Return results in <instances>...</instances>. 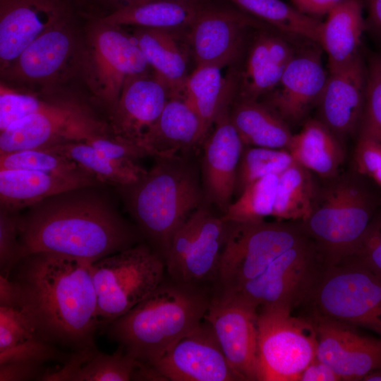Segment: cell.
I'll list each match as a JSON object with an SVG mask.
<instances>
[{
    "label": "cell",
    "instance_id": "obj_1",
    "mask_svg": "<svg viewBox=\"0 0 381 381\" xmlns=\"http://www.w3.org/2000/svg\"><path fill=\"white\" fill-rule=\"evenodd\" d=\"M228 222L214 288L258 310L306 302L325 265L302 222Z\"/></svg>",
    "mask_w": 381,
    "mask_h": 381
},
{
    "label": "cell",
    "instance_id": "obj_2",
    "mask_svg": "<svg viewBox=\"0 0 381 381\" xmlns=\"http://www.w3.org/2000/svg\"><path fill=\"white\" fill-rule=\"evenodd\" d=\"M109 186L72 188L28 207L18 224L22 258L50 253L93 263L143 242Z\"/></svg>",
    "mask_w": 381,
    "mask_h": 381
},
{
    "label": "cell",
    "instance_id": "obj_3",
    "mask_svg": "<svg viewBox=\"0 0 381 381\" xmlns=\"http://www.w3.org/2000/svg\"><path fill=\"white\" fill-rule=\"evenodd\" d=\"M8 278L46 339L73 351L95 345L99 327L91 263L34 253L23 257Z\"/></svg>",
    "mask_w": 381,
    "mask_h": 381
},
{
    "label": "cell",
    "instance_id": "obj_4",
    "mask_svg": "<svg viewBox=\"0 0 381 381\" xmlns=\"http://www.w3.org/2000/svg\"><path fill=\"white\" fill-rule=\"evenodd\" d=\"M155 158L136 181L112 188L143 239L164 260L174 234L205 198L194 163L181 155Z\"/></svg>",
    "mask_w": 381,
    "mask_h": 381
},
{
    "label": "cell",
    "instance_id": "obj_5",
    "mask_svg": "<svg viewBox=\"0 0 381 381\" xmlns=\"http://www.w3.org/2000/svg\"><path fill=\"white\" fill-rule=\"evenodd\" d=\"M212 288L177 282L167 274L145 298L107 325L126 353L151 363L204 320Z\"/></svg>",
    "mask_w": 381,
    "mask_h": 381
},
{
    "label": "cell",
    "instance_id": "obj_6",
    "mask_svg": "<svg viewBox=\"0 0 381 381\" xmlns=\"http://www.w3.org/2000/svg\"><path fill=\"white\" fill-rule=\"evenodd\" d=\"M322 179L317 182L310 214L302 223L327 267L355 253L381 207V188L353 168Z\"/></svg>",
    "mask_w": 381,
    "mask_h": 381
},
{
    "label": "cell",
    "instance_id": "obj_7",
    "mask_svg": "<svg viewBox=\"0 0 381 381\" xmlns=\"http://www.w3.org/2000/svg\"><path fill=\"white\" fill-rule=\"evenodd\" d=\"M99 327L128 313L145 298L166 275L164 259L147 243L91 263Z\"/></svg>",
    "mask_w": 381,
    "mask_h": 381
},
{
    "label": "cell",
    "instance_id": "obj_8",
    "mask_svg": "<svg viewBox=\"0 0 381 381\" xmlns=\"http://www.w3.org/2000/svg\"><path fill=\"white\" fill-rule=\"evenodd\" d=\"M87 30L80 63L91 91L110 116L126 80L146 73L149 64L134 38L121 27L92 16Z\"/></svg>",
    "mask_w": 381,
    "mask_h": 381
},
{
    "label": "cell",
    "instance_id": "obj_9",
    "mask_svg": "<svg viewBox=\"0 0 381 381\" xmlns=\"http://www.w3.org/2000/svg\"><path fill=\"white\" fill-rule=\"evenodd\" d=\"M306 302L313 305V314L381 337V276L356 262L325 267Z\"/></svg>",
    "mask_w": 381,
    "mask_h": 381
},
{
    "label": "cell",
    "instance_id": "obj_10",
    "mask_svg": "<svg viewBox=\"0 0 381 381\" xmlns=\"http://www.w3.org/2000/svg\"><path fill=\"white\" fill-rule=\"evenodd\" d=\"M293 307L260 309L258 359L260 381H298L316 358L318 338L312 319L292 315Z\"/></svg>",
    "mask_w": 381,
    "mask_h": 381
},
{
    "label": "cell",
    "instance_id": "obj_11",
    "mask_svg": "<svg viewBox=\"0 0 381 381\" xmlns=\"http://www.w3.org/2000/svg\"><path fill=\"white\" fill-rule=\"evenodd\" d=\"M228 226L204 202L174 234L164 258L167 275L179 283L212 288Z\"/></svg>",
    "mask_w": 381,
    "mask_h": 381
},
{
    "label": "cell",
    "instance_id": "obj_12",
    "mask_svg": "<svg viewBox=\"0 0 381 381\" xmlns=\"http://www.w3.org/2000/svg\"><path fill=\"white\" fill-rule=\"evenodd\" d=\"M87 107L72 101L54 100L0 132V153L47 147L68 141H85L109 130Z\"/></svg>",
    "mask_w": 381,
    "mask_h": 381
},
{
    "label": "cell",
    "instance_id": "obj_13",
    "mask_svg": "<svg viewBox=\"0 0 381 381\" xmlns=\"http://www.w3.org/2000/svg\"><path fill=\"white\" fill-rule=\"evenodd\" d=\"M258 308L238 295L212 288L204 320L241 381H260L258 359Z\"/></svg>",
    "mask_w": 381,
    "mask_h": 381
},
{
    "label": "cell",
    "instance_id": "obj_14",
    "mask_svg": "<svg viewBox=\"0 0 381 381\" xmlns=\"http://www.w3.org/2000/svg\"><path fill=\"white\" fill-rule=\"evenodd\" d=\"M265 25L239 8L217 5L200 15L183 34L195 66L222 68L240 59L248 31Z\"/></svg>",
    "mask_w": 381,
    "mask_h": 381
},
{
    "label": "cell",
    "instance_id": "obj_15",
    "mask_svg": "<svg viewBox=\"0 0 381 381\" xmlns=\"http://www.w3.org/2000/svg\"><path fill=\"white\" fill-rule=\"evenodd\" d=\"M70 355L43 337L13 283L0 276V365L64 363Z\"/></svg>",
    "mask_w": 381,
    "mask_h": 381
},
{
    "label": "cell",
    "instance_id": "obj_16",
    "mask_svg": "<svg viewBox=\"0 0 381 381\" xmlns=\"http://www.w3.org/2000/svg\"><path fill=\"white\" fill-rule=\"evenodd\" d=\"M151 364L171 381H240L205 320Z\"/></svg>",
    "mask_w": 381,
    "mask_h": 381
},
{
    "label": "cell",
    "instance_id": "obj_17",
    "mask_svg": "<svg viewBox=\"0 0 381 381\" xmlns=\"http://www.w3.org/2000/svg\"><path fill=\"white\" fill-rule=\"evenodd\" d=\"M74 12L47 29L4 70L2 77L18 85H49L55 83L76 55Z\"/></svg>",
    "mask_w": 381,
    "mask_h": 381
},
{
    "label": "cell",
    "instance_id": "obj_18",
    "mask_svg": "<svg viewBox=\"0 0 381 381\" xmlns=\"http://www.w3.org/2000/svg\"><path fill=\"white\" fill-rule=\"evenodd\" d=\"M318 338L316 358L325 363L341 380L363 379L381 368V337L361 335L353 326L313 314Z\"/></svg>",
    "mask_w": 381,
    "mask_h": 381
},
{
    "label": "cell",
    "instance_id": "obj_19",
    "mask_svg": "<svg viewBox=\"0 0 381 381\" xmlns=\"http://www.w3.org/2000/svg\"><path fill=\"white\" fill-rule=\"evenodd\" d=\"M230 104L219 113L212 131L202 144L200 176L205 202L217 207L222 214L232 202L237 168L244 147L231 123Z\"/></svg>",
    "mask_w": 381,
    "mask_h": 381
},
{
    "label": "cell",
    "instance_id": "obj_20",
    "mask_svg": "<svg viewBox=\"0 0 381 381\" xmlns=\"http://www.w3.org/2000/svg\"><path fill=\"white\" fill-rule=\"evenodd\" d=\"M367 69L361 54L346 66L329 71L318 102V119L342 143L358 135L363 116Z\"/></svg>",
    "mask_w": 381,
    "mask_h": 381
},
{
    "label": "cell",
    "instance_id": "obj_21",
    "mask_svg": "<svg viewBox=\"0 0 381 381\" xmlns=\"http://www.w3.org/2000/svg\"><path fill=\"white\" fill-rule=\"evenodd\" d=\"M75 10L64 0H0L1 71L47 29Z\"/></svg>",
    "mask_w": 381,
    "mask_h": 381
},
{
    "label": "cell",
    "instance_id": "obj_22",
    "mask_svg": "<svg viewBox=\"0 0 381 381\" xmlns=\"http://www.w3.org/2000/svg\"><path fill=\"white\" fill-rule=\"evenodd\" d=\"M327 75L320 54L308 51L290 61L276 87L262 101L284 121L296 123L317 105L325 87Z\"/></svg>",
    "mask_w": 381,
    "mask_h": 381
},
{
    "label": "cell",
    "instance_id": "obj_23",
    "mask_svg": "<svg viewBox=\"0 0 381 381\" xmlns=\"http://www.w3.org/2000/svg\"><path fill=\"white\" fill-rule=\"evenodd\" d=\"M241 70L236 72V95L259 99L279 83L285 68L295 56L290 44L282 36L262 28L251 39Z\"/></svg>",
    "mask_w": 381,
    "mask_h": 381
},
{
    "label": "cell",
    "instance_id": "obj_24",
    "mask_svg": "<svg viewBox=\"0 0 381 381\" xmlns=\"http://www.w3.org/2000/svg\"><path fill=\"white\" fill-rule=\"evenodd\" d=\"M169 97L168 87L156 75L150 78L144 73L128 78L109 116L111 132L140 144L143 135L160 116Z\"/></svg>",
    "mask_w": 381,
    "mask_h": 381
},
{
    "label": "cell",
    "instance_id": "obj_25",
    "mask_svg": "<svg viewBox=\"0 0 381 381\" xmlns=\"http://www.w3.org/2000/svg\"><path fill=\"white\" fill-rule=\"evenodd\" d=\"M206 137L194 109L180 95H171L140 145L149 156L172 157L189 152L202 145Z\"/></svg>",
    "mask_w": 381,
    "mask_h": 381
},
{
    "label": "cell",
    "instance_id": "obj_26",
    "mask_svg": "<svg viewBox=\"0 0 381 381\" xmlns=\"http://www.w3.org/2000/svg\"><path fill=\"white\" fill-rule=\"evenodd\" d=\"M101 184L84 169L68 173L0 170V208L20 211L51 195L75 188Z\"/></svg>",
    "mask_w": 381,
    "mask_h": 381
},
{
    "label": "cell",
    "instance_id": "obj_27",
    "mask_svg": "<svg viewBox=\"0 0 381 381\" xmlns=\"http://www.w3.org/2000/svg\"><path fill=\"white\" fill-rule=\"evenodd\" d=\"M135 40L155 75L168 87L169 96L180 95L189 75L190 53L184 34L179 30L135 27Z\"/></svg>",
    "mask_w": 381,
    "mask_h": 381
},
{
    "label": "cell",
    "instance_id": "obj_28",
    "mask_svg": "<svg viewBox=\"0 0 381 381\" xmlns=\"http://www.w3.org/2000/svg\"><path fill=\"white\" fill-rule=\"evenodd\" d=\"M217 5L211 0H153L99 18L120 27L185 31L200 15Z\"/></svg>",
    "mask_w": 381,
    "mask_h": 381
},
{
    "label": "cell",
    "instance_id": "obj_29",
    "mask_svg": "<svg viewBox=\"0 0 381 381\" xmlns=\"http://www.w3.org/2000/svg\"><path fill=\"white\" fill-rule=\"evenodd\" d=\"M295 162L321 179H330L342 170L346 153L342 143L318 119L306 121L293 134L286 149Z\"/></svg>",
    "mask_w": 381,
    "mask_h": 381
},
{
    "label": "cell",
    "instance_id": "obj_30",
    "mask_svg": "<svg viewBox=\"0 0 381 381\" xmlns=\"http://www.w3.org/2000/svg\"><path fill=\"white\" fill-rule=\"evenodd\" d=\"M229 116L244 145L286 150L291 142L289 124L262 101L236 93Z\"/></svg>",
    "mask_w": 381,
    "mask_h": 381
},
{
    "label": "cell",
    "instance_id": "obj_31",
    "mask_svg": "<svg viewBox=\"0 0 381 381\" xmlns=\"http://www.w3.org/2000/svg\"><path fill=\"white\" fill-rule=\"evenodd\" d=\"M138 360L121 347L108 354L95 345L74 351L63 366L49 371L45 381H129L133 380Z\"/></svg>",
    "mask_w": 381,
    "mask_h": 381
},
{
    "label": "cell",
    "instance_id": "obj_32",
    "mask_svg": "<svg viewBox=\"0 0 381 381\" xmlns=\"http://www.w3.org/2000/svg\"><path fill=\"white\" fill-rule=\"evenodd\" d=\"M221 69L214 66H195L179 95L198 115L206 136L219 113L231 103L236 93L235 71L224 78Z\"/></svg>",
    "mask_w": 381,
    "mask_h": 381
},
{
    "label": "cell",
    "instance_id": "obj_33",
    "mask_svg": "<svg viewBox=\"0 0 381 381\" xmlns=\"http://www.w3.org/2000/svg\"><path fill=\"white\" fill-rule=\"evenodd\" d=\"M363 8V0H347L333 8L322 22L320 44L327 54L329 71L346 66L360 54L366 30Z\"/></svg>",
    "mask_w": 381,
    "mask_h": 381
},
{
    "label": "cell",
    "instance_id": "obj_34",
    "mask_svg": "<svg viewBox=\"0 0 381 381\" xmlns=\"http://www.w3.org/2000/svg\"><path fill=\"white\" fill-rule=\"evenodd\" d=\"M77 163L102 183L116 187L136 181L146 169L137 162L111 159L85 141H68L44 148Z\"/></svg>",
    "mask_w": 381,
    "mask_h": 381
},
{
    "label": "cell",
    "instance_id": "obj_35",
    "mask_svg": "<svg viewBox=\"0 0 381 381\" xmlns=\"http://www.w3.org/2000/svg\"><path fill=\"white\" fill-rule=\"evenodd\" d=\"M243 12L285 36L320 44L322 22L307 16L282 0H229Z\"/></svg>",
    "mask_w": 381,
    "mask_h": 381
},
{
    "label": "cell",
    "instance_id": "obj_36",
    "mask_svg": "<svg viewBox=\"0 0 381 381\" xmlns=\"http://www.w3.org/2000/svg\"><path fill=\"white\" fill-rule=\"evenodd\" d=\"M316 186L313 173L294 162L279 174L272 217L277 221L305 222L312 210Z\"/></svg>",
    "mask_w": 381,
    "mask_h": 381
},
{
    "label": "cell",
    "instance_id": "obj_37",
    "mask_svg": "<svg viewBox=\"0 0 381 381\" xmlns=\"http://www.w3.org/2000/svg\"><path fill=\"white\" fill-rule=\"evenodd\" d=\"M279 174H269L247 186L222 217L226 222L251 223L272 217Z\"/></svg>",
    "mask_w": 381,
    "mask_h": 381
},
{
    "label": "cell",
    "instance_id": "obj_38",
    "mask_svg": "<svg viewBox=\"0 0 381 381\" xmlns=\"http://www.w3.org/2000/svg\"><path fill=\"white\" fill-rule=\"evenodd\" d=\"M294 162L285 149L244 145L238 162L234 197H238L255 181L279 174Z\"/></svg>",
    "mask_w": 381,
    "mask_h": 381
},
{
    "label": "cell",
    "instance_id": "obj_39",
    "mask_svg": "<svg viewBox=\"0 0 381 381\" xmlns=\"http://www.w3.org/2000/svg\"><path fill=\"white\" fill-rule=\"evenodd\" d=\"M82 169L68 157L44 149L0 153V170L24 169L68 173Z\"/></svg>",
    "mask_w": 381,
    "mask_h": 381
},
{
    "label": "cell",
    "instance_id": "obj_40",
    "mask_svg": "<svg viewBox=\"0 0 381 381\" xmlns=\"http://www.w3.org/2000/svg\"><path fill=\"white\" fill-rule=\"evenodd\" d=\"M366 69L365 104L357 135L381 142V55L372 56Z\"/></svg>",
    "mask_w": 381,
    "mask_h": 381
},
{
    "label": "cell",
    "instance_id": "obj_41",
    "mask_svg": "<svg viewBox=\"0 0 381 381\" xmlns=\"http://www.w3.org/2000/svg\"><path fill=\"white\" fill-rule=\"evenodd\" d=\"M54 100L42 99L31 93L21 92L1 83L0 132L15 121L47 109Z\"/></svg>",
    "mask_w": 381,
    "mask_h": 381
},
{
    "label": "cell",
    "instance_id": "obj_42",
    "mask_svg": "<svg viewBox=\"0 0 381 381\" xmlns=\"http://www.w3.org/2000/svg\"><path fill=\"white\" fill-rule=\"evenodd\" d=\"M20 211L0 208V276L8 277L22 258L18 224Z\"/></svg>",
    "mask_w": 381,
    "mask_h": 381
},
{
    "label": "cell",
    "instance_id": "obj_43",
    "mask_svg": "<svg viewBox=\"0 0 381 381\" xmlns=\"http://www.w3.org/2000/svg\"><path fill=\"white\" fill-rule=\"evenodd\" d=\"M104 155L121 162H137L149 156L138 143L114 134L111 131L97 133L85 140Z\"/></svg>",
    "mask_w": 381,
    "mask_h": 381
},
{
    "label": "cell",
    "instance_id": "obj_44",
    "mask_svg": "<svg viewBox=\"0 0 381 381\" xmlns=\"http://www.w3.org/2000/svg\"><path fill=\"white\" fill-rule=\"evenodd\" d=\"M352 168L381 188V142L358 135Z\"/></svg>",
    "mask_w": 381,
    "mask_h": 381
},
{
    "label": "cell",
    "instance_id": "obj_45",
    "mask_svg": "<svg viewBox=\"0 0 381 381\" xmlns=\"http://www.w3.org/2000/svg\"><path fill=\"white\" fill-rule=\"evenodd\" d=\"M346 260L356 262L381 276V207L371 219L355 253Z\"/></svg>",
    "mask_w": 381,
    "mask_h": 381
},
{
    "label": "cell",
    "instance_id": "obj_46",
    "mask_svg": "<svg viewBox=\"0 0 381 381\" xmlns=\"http://www.w3.org/2000/svg\"><path fill=\"white\" fill-rule=\"evenodd\" d=\"M49 371L45 364L11 363L0 365V381L43 380Z\"/></svg>",
    "mask_w": 381,
    "mask_h": 381
},
{
    "label": "cell",
    "instance_id": "obj_47",
    "mask_svg": "<svg viewBox=\"0 0 381 381\" xmlns=\"http://www.w3.org/2000/svg\"><path fill=\"white\" fill-rule=\"evenodd\" d=\"M303 13L318 18L327 15L333 8L347 0H289Z\"/></svg>",
    "mask_w": 381,
    "mask_h": 381
},
{
    "label": "cell",
    "instance_id": "obj_48",
    "mask_svg": "<svg viewBox=\"0 0 381 381\" xmlns=\"http://www.w3.org/2000/svg\"><path fill=\"white\" fill-rule=\"evenodd\" d=\"M75 6H86L87 10L102 11V16L107 15L119 9L138 5L153 0H75ZM100 16V17H102Z\"/></svg>",
    "mask_w": 381,
    "mask_h": 381
},
{
    "label": "cell",
    "instance_id": "obj_49",
    "mask_svg": "<svg viewBox=\"0 0 381 381\" xmlns=\"http://www.w3.org/2000/svg\"><path fill=\"white\" fill-rule=\"evenodd\" d=\"M340 377L325 363L315 358L302 372L298 381H340Z\"/></svg>",
    "mask_w": 381,
    "mask_h": 381
},
{
    "label": "cell",
    "instance_id": "obj_50",
    "mask_svg": "<svg viewBox=\"0 0 381 381\" xmlns=\"http://www.w3.org/2000/svg\"><path fill=\"white\" fill-rule=\"evenodd\" d=\"M363 2L368 12L365 19L366 28L381 35V0H363Z\"/></svg>",
    "mask_w": 381,
    "mask_h": 381
},
{
    "label": "cell",
    "instance_id": "obj_51",
    "mask_svg": "<svg viewBox=\"0 0 381 381\" xmlns=\"http://www.w3.org/2000/svg\"><path fill=\"white\" fill-rule=\"evenodd\" d=\"M363 381H381V368L376 369L368 374Z\"/></svg>",
    "mask_w": 381,
    "mask_h": 381
},
{
    "label": "cell",
    "instance_id": "obj_52",
    "mask_svg": "<svg viewBox=\"0 0 381 381\" xmlns=\"http://www.w3.org/2000/svg\"><path fill=\"white\" fill-rule=\"evenodd\" d=\"M64 1H69L73 4L75 0H64Z\"/></svg>",
    "mask_w": 381,
    "mask_h": 381
}]
</instances>
